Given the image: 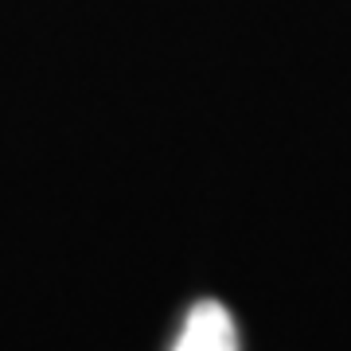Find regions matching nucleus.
<instances>
[{"label":"nucleus","instance_id":"f257e3e1","mask_svg":"<svg viewBox=\"0 0 351 351\" xmlns=\"http://www.w3.org/2000/svg\"><path fill=\"white\" fill-rule=\"evenodd\" d=\"M172 351H239V328L223 304L203 301L188 313Z\"/></svg>","mask_w":351,"mask_h":351}]
</instances>
